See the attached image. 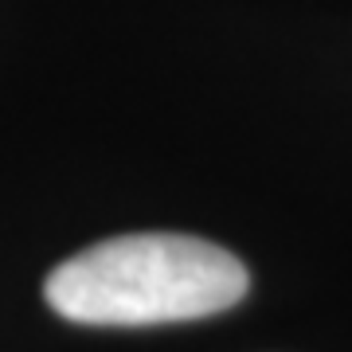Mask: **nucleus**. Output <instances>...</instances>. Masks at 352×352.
Segmentation results:
<instances>
[{"label":"nucleus","mask_w":352,"mask_h":352,"mask_svg":"<svg viewBox=\"0 0 352 352\" xmlns=\"http://www.w3.org/2000/svg\"><path fill=\"white\" fill-rule=\"evenodd\" d=\"M251 274L231 251L196 235L138 231L59 263L43 298L75 325H173L223 314L247 298Z\"/></svg>","instance_id":"f257e3e1"}]
</instances>
